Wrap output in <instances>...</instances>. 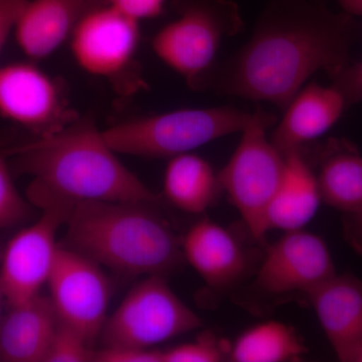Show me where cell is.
<instances>
[{
  "mask_svg": "<svg viewBox=\"0 0 362 362\" xmlns=\"http://www.w3.org/2000/svg\"><path fill=\"white\" fill-rule=\"evenodd\" d=\"M251 114L230 106L181 109L119 123L103 133L118 154L170 159L242 132Z\"/></svg>",
  "mask_w": 362,
  "mask_h": 362,
  "instance_id": "277c9868",
  "label": "cell"
},
{
  "mask_svg": "<svg viewBox=\"0 0 362 362\" xmlns=\"http://www.w3.org/2000/svg\"><path fill=\"white\" fill-rule=\"evenodd\" d=\"M0 116L37 136L54 132L75 120L69 115L56 81L32 63L0 68Z\"/></svg>",
  "mask_w": 362,
  "mask_h": 362,
  "instance_id": "7c38bea8",
  "label": "cell"
},
{
  "mask_svg": "<svg viewBox=\"0 0 362 362\" xmlns=\"http://www.w3.org/2000/svg\"><path fill=\"white\" fill-rule=\"evenodd\" d=\"M96 362H163V351L138 347H103L95 351Z\"/></svg>",
  "mask_w": 362,
  "mask_h": 362,
  "instance_id": "d4e9b609",
  "label": "cell"
},
{
  "mask_svg": "<svg viewBox=\"0 0 362 362\" xmlns=\"http://www.w3.org/2000/svg\"><path fill=\"white\" fill-rule=\"evenodd\" d=\"M90 7L92 0H26L13 28L18 47L32 59L51 56Z\"/></svg>",
  "mask_w": 362,
  "mask_h": 362,
  "instance_id": "2e32d148",
  "label": "cell"
},
{
  "mask_svg": "<svg viewBox=\"0 0 362 362\" xmlns=\"http://www.w3.org/2000/svg\"><path fill=\"white\" fill-rule=\"evenodd\" d=\"M165 0H106V4L139 23L158 16L163 11Z\"/></svg>",
  "mask_w": 362,
  "mask_h": 362,
  "instance_id": "4316f807",
  "label": "cell"
},
{
  "mask_svg": "<svg viewBox=\"0 0 362 362\" xmlns=\"http://www.w3.org/2000/svg\"><path fill=\"white\" fill-rule=\"evenodd\" d=\"M20 173L30 175L28 199L40 209L74 207L84 202L161 199L126 168L103 131L89 120H73L9 150Z\"/></svg>",
  "mask_w": 362,
  "mask_h": 362,
  "instance_id": "7a4b0ae2",
  "label": "cell"
},
{
  "mask_svg": "<svg viewBox=\"0 0 362 362\" xmlns=\"http://www.w3.org/2000/svg\"><path fill=\"white\" fill-rule=\"evenodd\" d=\"M331 81L344 97L347 107L362 102V59L345 66Z\"/></svg>",
  "mask_w": 362,
  "mask_h": 362,
  "instance_id": "484cf974",
  "label": "cell"
},
{
  "mask_svg": "<svg viewBox=\"0 0 362 362\" xmlns=\"http://www.w3.org/2000/svg\"><path fill=\"white\" fill-rule=\"evenodd\" d=\"M11 309L0 324V361L45 362L59 318L42 295Z\"/></svg>",
  "mask_w": 362,
  "mask_h": 362,
  "instance_id": "e0dca14e",
  "label": "cell"
},
{
  "mask_svg": "<svg viewBox=\"0 0 362 362\" xmlns=\"http://www.w3.org/2000/svg\"><path fill=\"white\" fill-rule=\"evenodd\" d=\"M84 202L66 221L68 247L124 275H165L185 261L181 240L149 206Z\"/></svg>",
  "mask_w": 362,
  "mask_h": 362,
  "instance_id": "3957f363",
  "label": "cell"
},
{
  "mask_svg": "<svg viewBox=\"0 0 362 362\" xmlns=\"http://www.w3.org/2000/svg\"><path fill=\"white\" fill-rule=\"evenodd\" d=\"M339 361L354 362L362 346V282L335 275L308 296Z\"/></svg>",
  "mask_w": 362,
  "mask_h": 362,
  "instance_id": "5bb4252c",
  "label": "cell"
},
{
  "mask_svg": "<svg viewBox=\"0 0 362 362\" xmlns=\"http://www.w3.org/2000/svg\"><path fill=\"white\" fill-rule=\"evenodd\" d=\"M94 356L84 335L59 319L45 362H90Z\"/></svg>",
  "mask_w": 362,
  "mask_h": 362,
  "instance_id": "603a6c76",
  "label": "cell"
},
{
  "mask_svg": "<svg viewBox=\"0 0 362 362\" xmlns=\"http://www.w3.org/2000/svg\"><path fill=\"white\" fill-rule=\"evenodd\" d=\"M315 177L321 202L343 214L362 211V156L343 140L323 147Z\"/></svg>",
  "mask_w": 362,
  "mask_h": 362,
  "instance_id": "d6986e66",
  "label": "cell"
},
{
  "mask_svg": "<svg viewBox=\"0 0 362 362\" xmlns=\"http://www.w3.org/2000/svg\"><path fill=\"white\" fill-rule=\"evenodd\" d=\"M343 232L349 246L362 256V211L356 214H344Z\"/></svg>",
  "mask_w": 362,
  "mask_h": 362,
  "instance_id": "f1b7e54d",
  "label": "cell"
},
{
  "mask_svg": "<svg viewBox=\"0 0 362 362\" xmlns=\"http://www.w3.org/2000/svg\"><path fill=\"white\" fill-rule=\"evenodd\" d=\"M337 275L332 256L320 237L306 230L286 232L262 262L254 288L269 297L303 293L308 297Z\"/></svg>",
  "mask_w": 362,
  "mask_h": 362,
  "instance_id": "30bf717a",
  "label": "cell"
},
{
  "mask_svg": "<svg viewBox=\"0 0 362 362\" xmlns=\"http://www.w3.org/2000/svg\"><path fill=\"white\" fill-rule=\"evenodd\" d=\"M71 211L64 207H47L32 226L16 233L6 245L0 267L4 299L11 306L40 295L47 284L59 247L57 232L66 225Z\"/></svg>",
  "mask_w": 362,
  "mask_h": 362,
  "instance_id": "9c48e42d",
  "label": "cell"
},
{
  "mask_svg": "<svg viewBox=\"0 0 362 362\" xmlns=\"http://www.w3.org/2000/svg\"><path fill=\"white\" fill-rule=\"evenodd\" d=\"M178 16L152 40L156 56L194 87L216 62L223 40L244 30L233 0H176Z\"/></svg>",
  "mask_w": 362,
  "mask_h": 362,
  "instance_id": "8992f818",
  "label": "cell"
},
{
  "mask_svg": "<svg viewBox=\"0 0 362 362\" xmlns=\"http://www.w3.org/2000/svg\"><path fill=\"white\" fill-rule=\"evenodd\" d=\"M307 349L296 331L279 321H267L249 328L230 345L228 361H299Z\"/></svg>",
  "mask_w": 362,
  "mask_h": 362,
  "instance_id": "44dd1931",
  "label": "cell"
},
{
  "mask_svg": "<svg viewBox=\"0 0 362 362\" xmlns=\"http://www.w3.org/2000/svg\"><path fill=\"white\" fill-rule=\"evenodd\" d=\"M25 4L26 0H0V52Z\"/></svg>",
  "mask_w": 362,
  "mask_h": 362,
  "instance_id": "83f0119b",
  "label": "cell"
},
{
  "mask_svg": "<svg viewBox=\"0 0 362 362\" xmlns=\"http://www.w3.org/2000/svg\"><path fill=\"white\" fill-rule=\"evenodd\" d=\"M78 65L99 77L120 75L134 59L139 45V23L110 4L90 7L71 37Z\"/></svg>",
  "mask_w": 362,
  "mask_h": 362,
  "instance_id": "8fae6325",
  "label": "cell"
},
{
  "mask_svg": "<svg viewBox=\"0 0 362 362\" xmlns=\"http://www.w3.org/2000/svg\"><path fill=\"white\" fill-rule=\"evenodd\" d=\"M230 344L211 331H204L192 342L163 351V362H221L228 361Z\"/></svg>",
  "mask_w": 362,
  "mask_h": 362,
  "instance_id": "7402d4cb",
  "label": "cell"
},
{
  "mask_svg": "<svg viewBox=\"0 0 362 362\" xmlns=\"http://www.w3.org/2000/svg\"><path fill=\"white\" fill-rule=\"evenodd\" d=\"M354 362H362V346L361 349H359V351L357 352L356 359H354Z\"/></svg>",
  "mask_w": 362,
  "mask_h": 362,
  "instance_id": "d6a6232c",
  "label": "cell"
},
{
  "mask_svg": "<svg viewBox=\"0 0 362 362\" xmlns=\"http://www.w3.org/2000/svg\"><path fill=\"white\" fill-rule=\"evenodd\" d=\"M221 192L218 175L206 159L192 152L169 159L164 194L177 209L189 214L206 213Z\"/></svg>",
  "mask_w": 362,
  "mask_h": 362,
  "instance_id": "ffe728a7",
  "label": "cell"
},
{
  "mask_svg": "<svg viewBox=\"0 0 362 362\" xmlns=\"http://www.w3.org/2000/svg\"><path fill=\"white\" fill-rule=\"evenodd\" d=\"M362 25L319 0H268L252 37L199 77L194 90L268 102L285 110L318 71L330 78L349 65Z\"/></svg>",
  "mask_w": 362,
  "mask_h": 362,
  "instance_id": "6da1fadb",
  "label": "cell"
},
{
  "mask_svg": "<svg viewBox=\"0 0 362 362\" xmlns=\"http://www.w3.org/2000/svg\"><path fill=\"white\" fill-rule=\"evenodd\" d=\"M347 108L344 97L332 84L304 86L286 107L271 141L284 156L301 150L329 131Z\"/></svg>",
  "mask_w": 362,
  "mask_h": 362,
  "instance_id": "9a60e30c",
  "label": "cell"
},
{
  "mask_svg": "<svg viewBox=\"0 0 362 362\" xmlns=\"http://www.w3.org/2000/svg\"><path fill=\"white\" fill-rule=\"evenodd\" d=\"M284 176L267 211V228L303 230L315 216L321 197L314 169L301 150L285 154Z\"/></svg>",
  "mask_w": 362,
  "mask_h": 362,
  "instance_id": "ac0fdd59",
  "label": "cell"
},
{
  "mask_svg": "<svg viewBox=\"0 0 362 362\" xmlns=\"http://www.w3.org/2000/svg\"><path fill=\"white\" fill-rule=\"evenodd\" d=\"M59 320L93 345L107 319L111 288L99 264L70 247H59L47 284Z\"/></svg>",
  "mask_w": 362,
  "mask_h": 362,
  "instance_id": "ba28073f",
  "label": "cell"
},
{
  "mask_svg": "<svg viewBox=\"0 0 362 362\" xmlns=\"http://www.w3.org/2000/svg\"><path fill=\"white\" fill-rule=\"evenodd\" d=\"M183 259L216 291H226L249 269L247 252L232 233L209 218L194 223L181 239Z\"/></svg>",
  "mask_w": 362,
  "mask_h": 362,
  "instance_id": "4fadbf2b",
  "label": "cell"
},
{
  "mask_svg": "<svg viewBox=\"0 0 362 362\" xmlns=\"http://www.w3.org/2000/svg\"><path fill=\"white\" fill-rule=\"evenodd\" d=\"M30 211V204L14 185L11 170L0 154V230L18 225Z\"/></svg>",
  "mask_w": 362,
  "mask_h": 362,
  "instance_id": "cb8c5ba5",
  "label": "cell"
},
{
  "mask_svg": "<svg viewBox=\"0 0 362 362\" xmlns=\"http://www.w3.org/2000/svg\"><path fill=\"white\" fill-rule=\"evenodd\" d=\"M202 326L201 317L183 303L163 275H149L106 319L100 337L103 347L153 349Z\"/></svg>",
  "mask_w": 362,
  "mask_h": 362,
  "instance_id": "52a82bcc",
  "label": "cell"
},
{
  "mask_svg": "<svg viewBox=\"0 0 362 362\" xmlns=\"http://www.w3.org/2000/svg\"><path fill=\"white\" fill-rule=\"evenodd\" d=\"M324 1V0H319ZM341 7L343 13L351 16H362V0H333Z\"/></svg>",
  "mask_w": 362,
  "mask_h": 362,
  "instance_id": "f546056e",
  "label": "cell"
},
{
  "mask_svg": "<svg viewBox=\"0 0 362 362\" xmlns=\"http://www.w3.org/2000/svg\"><path fill=\"white\" fill-rule=\"evenodd\" d=\"M277 120L262 108L252 112L237 148L218 173L223 192L257 240L268 233L267 211L285 173L286 156L266 135Z\"/></svg>",
  "mask_w": 362,
  "mask_h": 362,
  "instance_id": "5b68a950",
  "label": "cell"
},
{
  "mask_svg": "<svg viewBox=\"0 0 362 362\" xmlns=\"http://www.w3.org/2000/svg\"><path fill=\"white\" fill-rule=\"evenodd\" d=\"M4 299V290H2L1 281H0V324H1L2 317H1V309H2V301Z\"/></svg>",
  "mask_w": 362,
  "mask_h": 362,
  "instance_id": "4dcf8cb0",
  "label": "cell"
},
{
  "mask_svg": "<svg viewBox=\"0 0 362 362\" xmlns=\"http://www.w3.org/2000/svg\"><path fill=\"white\" fill-rule=\"evenodd\" d=\"M106 4V0H92V7Z\"/></svg>",
  "mask_w": 362,
  "mask_h": 362,
  "instance_id": "1f68e13d",
  "label": "cell"
}]
</instances>
